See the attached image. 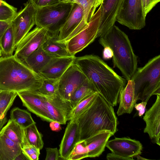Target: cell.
<instances>
[{"mask_svg": "<svg viewBox=\"0 0 160 160\" xmlns=\"http://www.w3.org/2000/svg\"><path fill=\"white\" fill-rule=\"evenodd\" d=\"M61 0H29L28 2L35 8H41L54 4L60 2Z\"/></svg>", "mask_w": 160, "mask_h": 160, "instance_id": "obj_37", "label": "cell"}, {"mask_svg": "<svg viewBox=\"0 0 160 160\" xmlns=\"http://www.w3.org/2000/svg\"><path fill=\"white\" fill-rule=\"evenodd\" d=\"M43 79L14 55L0 57V89L37 91Z\"/></svg>", "mask_w": 160, "mask_h": 160, "instance_id": "obj_3", "label": "cell"}, {"mask_svg": "<svg viewBox=\"0 0 160 160\" xmlns=\"http://www.w3.org/2000/svg\"><path fill=\"white\" fill-rule=\"evenodd\" d=\"M58 80L44 78L41 87L37 91L45 96L53 95L58 92Z\"/></svg>", "mask_w": 160, "mask_h": 160, "instance_id": "obj_34", "label": "cell"}, {"mask_svg": "<svg viewBox=\"0 0 160 160\" xmlns=\"http://www.w3.org/2000/svg\"><path fill=\"white\" fill-rule=\"evenodd\" d=\"M142 0H124L116 21L129 29L140 30L146 25Z\"/></svg>", "mask_w": 160, "mask_h": 160, "instance_id": "obj_8", "label": "cell"}, {"mask_svg": "<svg viewBox=\"0 0 160 160\" xmlns=\"http://www.w3.org/2000/svg\"><path fill=\"white\" fill-rule=\"evenodd\" d=\"M0 45L3 57L13 55L16 48L13 27L11 24L0 39Z\"/></svg>", "mask_w": 160, "mask_h": 160, "instance_id": "obj_27", "label": "cell"}, {"mask_svg": "<svg viewBox=\"0 0 160 160\" xmlns=\"http://www.w3.org/2000/svg\"><path fill=\"white\" fill-rule=\"evenodd\" d=\"M84 13L82 8L73 3L72 9L65 22L61 28L58 35L59 41L64 42L83 20Z\"/></svg>", "mask_w": 160, "mask_h": 160, "instance_id": "obj_18", "label": "cell"}, {"mask_svg": "<svg viewBox=\"0 0 160 160\" xmlns=\"http://www.w3.org/2000/svg\"><path fill=\"white\" fill-rule=\"evenodd\" d=\"M106 158L108 160H128V159L113 153H108Z\"/></svg>", "mask_w": 160, "mask_h": 160, "instance_id": "obj_44", "label": "cell"}, {"mask_svg": "<svg viewBox=\"0 0 160 160\" xmlns=\"http://www.w3.org/2000/svg\"><path fill=\"white\" fill-rule=\"evenodd\" d=\"M106 147L111 152L128 159L142 153V145L138 141L129 137L115 138L108 140Z\"/></svg>", "mask_w": 160, "mask_h": 160, "instance_id": "obj_12", "label": "cell"}, {"mask_svg": "<svg viewBox=\"0 0 160 160\" xmlns=\"http://www.w3.org/2000/svg\"><path fill=\"white\" fill-rule=\"evenodd\" d=\"M42 95L44 101L47 111L52 120L58 122L61 124H65L67 120L63 113L50 102L45 96Z\"/></svg>", "mask_w": 160, "mask_h": 160, "instance_id": "obj_33", "label": "cell"}, {"mask_svg": "<svg viewBox=\"0 0 160 160\" xmlns=\"http://www.w3.org/2000/svg\"><path fill=\"white\" fill-rule=\"evenodd\" d=\"M21 149L29 160L30 157L34 153L40 154V150L35 147L27 144L23 145L22 148Z\"/></svg>", "mask_w": 160, "mask_h": 160, "instance_id": "obj_40", "label": "cell"}, {"mask_svg": "<svg viewBox=\"0 0 160 160\" xmlns=\"http://www.w3.org/2000/svg\"><path fill=\"white\" fill-rule=\"evenodd\" d=\"M17 96L16 91L0 89V131L7 122V113Z\"/></svg>", "mask_w": 160, "mask_h": 160, "instance_id": "obj_26", "label": "cell"}, {"mask_svg": "<svg viewBox=\"0 0 160 160\" xmlns=\"http://www.w3.org/2000/svg\"><path fill=\"white\" fill-rule=\"evenodd\" d=\"M147 103L146 102L142 101L140 103L135 104L134 108L138 112V115L139 117H142L144 113Z\"/></svg>", "mask_w": 160, "mask_h": 160, "instance_id": "obj_41", "label": "cell"}, {"mask_svg": "<svg viewBox=\"0 0 160 160\" xmlns=\"http://www.w3.org/2000/svg\"><path fill=\"white\" fill-rule=\"evenodd\" d=\"M98 94L97 92L94 93L86 97L80 101L73 108L71 120L75 118L88 108L92 104Z\"/></svg>", "mask_w": 160, "mask_h": 160, "instance_id": "obj_32", "label": "cell"}, {"mask_svg": "<svg viewBox=\"0 0 160 160\" xmlns=\"http://www.w3.org/2000/svg\"><path fill=\"white\" fill-rule=\"evenodd\" d=\"M88 80L83 72L74 62L59 79L58 92L62 98L70 101L75 91Z\"/></svg>", "mask_w": 160, "mask_h": 160, "instance_id": "obj_10", "label": "cell"}, {"mask_svg": "<svg viewBox=\"0 0 160 160\" xmlns=\"http://www.w3.org/2000/svg\"><path fill=\"white\" fill-rule=\"evenodd\" d=\"M21 150L19 145L0 134V160H14Z\"/></svg>", "mask_w": 160, "mask_h": 160, "instance_id": "obj_25", "label": "cell"}, {"mask_svg": "<svg viewBox=\"0 0 160 160\" xmlns=\"http://www.w3.org/2000/svg\"><path fill=\"white\" fill-rule=\"evenodd\" d=\"M51 35L45 28L36 26L20 41L15 49L14 55L21 61H23L42 46Z\"/></svg>", "mask_w": 160, "mask_h": 160, "instance_id": "obj_9", "label": "cell"}, {"mask_svg": "<svg viewBox=\"0 0 160 160\" xmlns=\"http://www.w3.org/2000/svg\"><path fill=\"white\" fill-rule=\"evenodd\" d=\"M113 135L110 132L104 131L85 139L88 158H95L100 156L104 151L109 138Z\"/></svg>", "mask_w": 160, "mask_h": 160, "instance_id": "obj_20", "label": "cell"}, {"mask_svg": "<svg viewBox=\"0 0 160 160\" xmlns=\"http://www.w3.org/2000/svg\"><path fill=\"white\" fill-rule=\"evenodd\" d=\"M75 56L54 58L38 73L44 79H59L74 62Z\"/></svg>", "mask_w": 160, "mask_h": 160, "instance_id": "obj_17", "label": "cell"}, {"mask_svg": "<svg viewBox=\"0 0 160 160\" xmlns=\"http://www.w3.org/2000/svg\"><path fill=\"white\" fill-rule=\"evenodd\" d=\"M143 119L146 124L144 132L148 134L152 143L160 146V95H157L155 102Z\"/></svg>", "mask_w": 160, "mask_h": 160, "instance_id": "obj_14", "label": "cell"}, {"mask_svg": "<svg viewBox=\"0 0 160 160\" xmlns=\"http://www.w3.org/2000/svg\"><path fill=\"white\" fill-rule=\"evenodd\" d=\"M124 0H102V13L98 38L104 34L116 22Z\"/></svg>", "mask_w": 160, "mask_h": 160, "instance_id": "obj_15", "label": "cell"}, {"mask_svg": "<svg viewBox=\"0 0 160 160\" xmlns=\"http://www.w3.org/2000/svg\"><path fill=\"white\" fill-rule=\"evenodd\" d=\"M61 124L58 122L53 121L50 122L49 126L52 131L58 132L62 129Z\"/></svg>", "mask_w": 160, "mask_h": 160, "instance_id": "obj_45", "label": "cell"}, {"mask_svg": "<svg viewBox=\"0 0 160 160\" xmlns=\"http://www.w3.org/2000/svg\"><path fill=\"white\" fill-rule=\"evenodd\" d=\"M73 4L61 0L54 4L36 8L35 24L46 29L51 35H58L70 13Z\"/></svg>", "mask_w": 160, "mask_h": 160, "instance_id": "obj_6", "label": "cell"}, {"mask_svg": "<svg viewBox=\"0 0 160 160\" xmlns=\"http://www.w3.org/2000/svg\"><path fill=\"white\" fill-rule=\"evenodd\" d=\"M137 101L135 94L134 83L130 79L128 81L127 84L120 92L117 115L119 116L125 113H131Z\"/></svg>", "mask_w": 160, "mask_h": 160, "instance_id": "obj_19", "label": "cell"}, {"mask_svg": "<svg viewBox=\"0 0 160 160\" xmlns=\"http://www.w3.org/2000/svg\"><path fill=\"white\" fill-rule=\"evenodd\" d=\"M75 118L81 140L104 131L113 135L117 131L118 118L113 107L99 94L90 106Z\"/></svg>", "mask_w": 160, "mask_h": 160, "instance_id": "obj_2", "label": "cell"}, {"mask_svg": "<svg viewBox=\"0 0 160 160\" xmlns=\"http://www.w3.org/2000/svg\"><path fill=\"white\" fill-rule=\"evenodd\" d=\"M45 96L50 102L62 111L67 121L71 120L73 108L69 101L62 98L58 92L53 95Z\"/></svg>", "mask_w": 160, "mask_h": 160, "instance_id": "obj_29", "label": "cell"}, {"mask_svg": "<svg viewBox=\"0 0 160 160\" xmlns=\"http://www.w3.org/2000/svg\"><path fill=\"white\" fill-rule=\"evenodd\" d=\"M0 49H1V46H0Z\"/></svg>", "mask_w": 160, "mask_h": 160, "instance_id": "obj_49", "label": "cell"}, {"mask_svg": "<svg viewBox=\"0 0 160 160\" xmlns=\"http://www.w3.org/2000/svg\"><path fill=\"white\" fill-rule=\"evenodd\" d=\"M96 92H97L95 91L88 80L78 88L72 95L70 102L73 108L82 99Z\"/></svg>", "mask_w": 160, "mask_h": 160, "instance_id": "obj_31", "label": "cell"}, {"mask_svg": "<svg viewBox=\"0 0 160 160\" xmlns=\"http://www.w3.org/2000/svg\"><path fill=\"white\" fill-rule=\"evenodd\" d=\"M36 10V8L28 2L25 4L24 8L17 12L12 20L16 48L20 41L35 25L34 14Z\"/></svg>", "mask_w": 160, "mask_h": 160, "instance_id": "obj_11", "label": "cell"}, {"mask_svg": "<svg viewBox=\"0 0 160 160\" xmlns=\"http://www.w3.org/2000/svg\"><path fill=\"white\" fill-rule=\"evenodd\" d=\"M46 155L45 160H58L60 158L59 152L57 148H46Z\"/></svg>", "mask_w": 160, "mask_h": 160, "instance_id": "obj_39", "label": "cell"}, {"mask_svg": "<svg viewBox=\"0 0 160 160\" xmlns=\"http://www.w3.org/2000/svg\"><path fill=\"white\" fill-rule=\"evenodd\" d=\"M160 1V0H142L143 12L146 17Z\"/></svg>", "mask_w": 160, "mask_h": 160, "instance_id": "obj_38", "label": "cell"}, {"mask_svg": "<svg viewBox=\"0 0 160 160\" xmlns=\"http://www.w3.org/2000/svg\"><path fill=\"white\" fill-rule=\"evenodd\" d=\"M102 13L100 6L88 25L65 42L69 52L72 56L82 50L98 38Z\"/></svg>", "mask_w": 160, "mask_h": 160, "instance_id": "obj_7", "label": "cell"}, {"mask_svg": "<svg viewBox=\"0 0 160 160\" xmlns=\"http://www.w3.org/2000/svg\"><path fill=\"white\" fill-rule=\"evenodd\" d=\"M58 35H51L43 44L42 48L49 55L54 58L72 56L68 52L66 43L59 41Z\"/></svg>", "mask_w": 160, "mask_h": 160, "instance_id": "obj_23", "label": "cell"}, {"mask_svg": "<svg viewBox=\"0 0 160 160\" xmlns=\"http://www.w3.org/2000/svg\"><path fill=\"white\" fill-rule=\"evenodd\" d=\"M17 13V8L0 0V21H12Z\"/></svg>", "mask_w": 160, "mask_h": 160, "instance_id": "obj_36", "label": "cell"}, {"mask_svg": "<svg viewBox=\"0 0 160 160\" xmlns=\"http://www.w3.org/2000/svg\"><path fill=\"white\" fill-rule=\"evenodd\" d=\"M11 24V21H0V39Z\"/></svg>", "mask_w": 160, "mask_h": 160, "instance_id": "obj_42", "label": "cell"}, {"mask_svg": "<svg viewBox=\"0 0 160 160\" xmlns=\"http://www.w3.org/2000/svg\"><path fill=\"white\" fill-rule=\"evenodd\" d=\"M74 63L95 91L113 107L116 106L120 92L126 86V80L97 55L75 57Z\"/></svg>", "mask_w": 160, "mask_h": 160, "instance_id": "obj_1", "label": "cell"}, {"mask_svg": "<svg viewBox=\"0 0 160 160\" xmlns=\"http://www.w3.org/2000/svg\"><path fill=\"white\" fill-rule=\"evenodd\" d=\"M99 38V42L103 48L108 47L112 50L114 67L127 81L130 80L138 68V60L128 36L114 24Z\"/></svg>", "mask_w": 160, "mask_h": 160, "instance_id": "obj_4", "label": "cell"}, {"mask_svg": "<svg viewBox=\"0 0 160 160\" xmlns=\"http://www.w3.org/2000/svg\"><path fill=\"white\" fill-rule=\"evenodd\" d=\"M10 119L24 129L36 123L30 113L26 110L18 107H15L11 110Z\"/></svg>", "mask_w": 160, "mask_h": 160, "instance_id": "obj_28", "label": "cell"}, {"mask_svg": "<svg viewBox=\"0 0 160 160\" xmlns=\"http://www.w3.org/2000/svg\"><path fill=\"white\" fill-rule=\"evenodd\" d=\"M29 159L21 150L20 153L16 157L14 160H28Z\"/></svg>", "mask_w": 160, "mask_h": 160, "instance_id": "obj_46", "label": "cell"}, {"mask_svg": "<svg viewBox=\"0 0 160 160\" xmlns=\"http://www.w3.org/2000/svg\"><path fill=\"white\" fill-rule=\"evenodd\" d=\"M80 140V132L76 119H71L67 126L59 145L61 159L67 160L75 144Z\"/></svg>", "mask_w": 160, "mask_h": 160, "instance_id": "obj_16", "label": "cell"}, {"mask_svg": "<svg viewBox=\"0 0 160 160\" xmlns=\"http://www.w3.org/2000/svg\"><path fill=\"white\" fill-rule=\"evenodd\" d=\"M136 157H137V159L138 160H148V159H146L141 157L139 155H137Z\"/></svg>", "mask_w": 160, "mask_h": 160, "instance_id": "obj_47", "label": "cell"}, {"mask_svg": "<svg viewBox=\"0 0 160 160\" xmlns=\"http://www.w3.org/2000/svg\"><path fill=\"white\" fill-rule=\"evenodd\" d=\"M23 105L42 119L50 122L53 120L48 113L42 95L37 91L17 92Z\"/></svg>", "mask_w": 160, "mask_h": 160, "instance_id": "obj_13", "label": "cell"}, {"mask_svg": "<svg viewBox=\"0 0 160 160\" xmlns=\"http://www.w3.org/2000/svg\"><path fill=\"white\" fill-rule=\"evenodd\" d=\"M104 48L102 52L103 59L107 60L112 58L113 54L111 49L108 47H105Z\"/></svg>", "mask_w": 160, "mask_h": 160, "instance_id": "obj_43", "label": "cell"}, {"mask_svg": "<svg viewBox=\"0 0 160 160\" xmlns=\"http://www.w3.org/2000/svg\"><path fill=\"white\" fill-rule=\"evenodd\" d=\"M62 1L76 3L82 8L84 17L82 22L77 27L66 40L67 41L79 32L88 24L95 13L97 8L101 4L102 0H62Z\"/></svg>", "mask_w": 160, "mask_h": 160, "instance_id": "obj_21", "label": "cell"}, {"mask_svg": "<svg viewBox=\"0 0 160 160\" xmlns=\"http://www.w3.org/2000/svg\"><path fill=\"white\" fill-rule=\"evenodd\" d=\"M131 79L134 83L137 100L147 102L152 96L160 95V55L149 60L143 67L137 68Z\"/></svg>", "mask_w": 160, "mask_h": 160, "instance_id": "obj_5", "label": "cell"}, {"mask_svg": "<svg viewBox=\"0 0 160 160\" xmlns=\"http://www.w3.org/2000/svg\"><path fill=\"white\" fill-rule=\"evenodd\" d=\"M0 134L5 135L9 139L21 147L28 142L24 129L11 119L0 131Z\"/></svg>", "mask_w": 160, "mask_h": 160, "instance_id": "obj_24", "label": "cell"}, {"mask_svg": "<svg viewBox=\"0 0 160 160\" xmlns=\"http://www.w3.org/2000/svg\"><path fill=\"white\" fill-rule=\"evenodd\" d=\"M34 123L24 128V133L28 143L41 150L44 145L42 134Z\"/></svg>", "mask_w": 160, "mask_h": 160, "instance_id": "obj_30", "label": "cell"}, {"mask_svg": "<svg viewBox=\"0 0 160 160\" xmlns=\"http://www.w3.org/2000/svg\"><path fill=\"white\" fill-rule=\"evenodd\" d=\"M2 56V51L1 49H0V57Z\"/></svg>", "mask_w": 160, "mask_h": 160, "instance_id": "obj_48", "label": "cell"}, {"mask_svg": "<svg viewBox=\"0 0 160 160\" xmlns=\"http://www.w3.org/2000/svg\"><path fill=\"white\" fill-rule=\"evenodd\" d=\"M88 158V152L85 139L81 140L75 144L67 160H77Z\"/></svg>", "mask_w": 160, "mask_h": 160, "instance_id": "obj_35", "label": "cell"}, {"mask_svg": "<svg viewBox=\"0 0 160 160\" xmlns=\"http://www.w3.org/2000/svg\"><path fill=\"white\" fill-rule=\"evenodd\" d=\"M42 45L23 61L32 70L38 73L54 58L44 51Z\"/></svg>", "mask_w": 160, "mask_h": 160, "instance_id": "obj_22", "label": "cell"}]
</instances>
